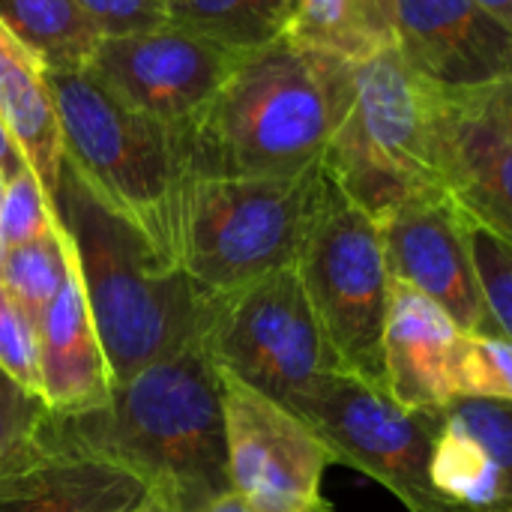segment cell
<instances>
[{"mask_svg": "<svg viewBox=\"0 0 512 512\" xmlns=\"http://www.w3.org/2000/svg\"><path fill=\"white\" fill-rule=\"evenodd\" d=\"M39 441L96 456L177 512L204 510L231 489L219 369L204 345L162 360L78 411H48Z\"/></svg>", "mask_w": 512, "mask_h": 512, "instance_id": "obj_1", "label": "cell"}, {"mask_svg": "<svg viewBox=\"0 0 512 512\" xmlns=\"http://www.w3.org/2000/svg\"><path fill=\"white\" fill-rule=\"evenodd\" d=\"M354 69L288 36L243 54L213 102L186 129L192 180L294 177L324 162L351 111Z\"/></svg>", "mask_w": 512, "mask_h": 512, "instance_id": "obj_2", "label": "cell"}, {"mask_svg": "<svg viewBox=\"0 0 512 512\" xmlns=\"http://www.w3.org/2000/svg\"><path fill=\"white\" fill-rule=\"evenodd\" d=\"M54 210L72 243L111 390L204 342L216 294H207L183 267L159 258L66 165Z\"/></svg>", "mask_w": 512, "mask_h": 512, "instance_id": "obj_3", "label": "cell"}, {"mask_svg": "<svg viewBox=\"0 0 512 512\" xmlns=\"http://www.w3.org/2000/svg\"><path fill=\"white\" fill-rule=\"evenodd\" d=\"M48 90L63 165L159 258L180 267L183 207L192 186L186 132L126 105L90 69L48 72Z\"/></svg>", "mask_w": 512, "mask_h": 512, "instance_id": "obj_4", "label": "cell"}, {"mask_svg": "<svg viewBox=\"0 0 512 512\" xmlns=\"http://www.w3.org/2000/svg\"><path fill=\"white\" fill-rule=\"evenodd\" d=\"M444 90L420 78L399 48L354 69V102L324 171L378 225L417 192L441 186Z\"/></svg>", "mask_w": 512, "mask_h": 512, "instance_id": "obj_5", "label": "cell"}, {"mask_svg": "<svg viewBox=\"0 0 512 512\" xmlns=\"http://www.w3.org/2000/svg\"><path fill=\"white\" fill-rule=\"evenodd\" d=\"M324 189V162L294 177L192 180L180 267L207 294H231L294 267Z\"/></svg>", "mask_w": 512, "mask_h": 512, "instance_id": "obj_6", "label": "cell"}, {"mask_svg": "<svg viewBox=\"0 0 512 512\" xmlns=\"http://www.w3.org/2000/svg\"><path fill=\"white\" fill-rule=\"evenodd\" d=\"M294 270L339 369L384 387L393 279L381 225L351 204L330 177Z\"/></svg>", "mask_w": 512, "mask_h": 512, "instance_id": "obj_7", "label": "cell"}, {"mask_svg": "<svg viewBox=\"0 0 512 512\" xmlns=\"http://www.w3.org/2000/svg\"><path fill=\"white\" fill-rule=\"evenodd\" d=\"M288 411L321 438L336 465L372 477L408 512H468L432 483L435 411H408L387 387L339 369L324 372Z\"/></svg>", "mask_w": 512, "mask_h": 512, "instance_id": "obj_8", "label": "cell"}, {"mask_svg": "<svg viewBox=\"0 0 512 512\" xmlns=\"http://www.w3.org/2000/svg\"><path fill=\"white\" fill-rule=\"evenodd\" d=\"M201 345L216 369L285 408L339 369L294 267L216 294Z\"/></svg>", "mask_w": 512, "mask_h": 512, "instance_id": "obj_9", "label": "cell"}, {"mask_svg": "<svg viewBox=\"0 0 512 512\" xmlns=\"http://www.w3.org/2000/svg\"><path fill=\"white\" fill-rule=\"evenodd\" d=\"M228 474L258 512H333L324 474L333 462L321 438L285 405L219 369Z\"/></svg>", "mask_w": 512, "mask_h": 512, "instance_id": "obj_10", "label": "cell"}, {"mask_svg": "<svg viewBox=\"0 0 512 512\" xmlns=\"http://www.w3.org/2000/svg\"><path fill=\"white\" fill-rule=\"evenodd\" d=\"M243 54L177 24L102 39L90 72L126 105L174 129H189L237 69Z\"/></svg>", "mask_w": 512, "mask_h": 512, "instance_id": "obj_11", "label": "cell"}, {"mask_svg": "<svg viewBox=\"0 0 512 512\" xmlns=\"http://www.w3.org/2000/svg\"><path fill=\"white\" fill-rule=\"evenodd\" d=\"M387 270L435 300L462 333H489V315L471 252V222L444 186L417 192L381 222Z\"/></svg>", "mask_w": 512, "mask_h": 512, "instance_id": "obj_12", "label": "cell"}, {"mask_svg": "<svg viewBox=\"0 0 512 512\" xmlns=\"http://www.w3.org/2000/svg\"><path fill=\"white\" fill-rule=\"evenodd\" d=\"M396 48L444 93H471L512 75V27L477 0H396Z\"/></svg>", "mask_w": 512, "mask_h": 512, "instance_id": "obj_13", "label": "cell"}, {"mask_svg": "<svg viewBox=\"0 0 512 512\" xmlns=\"http://www.w3.org/2000/svg\"><path fill=\"white\" fill-rule=\"evenodd\" d=\"M459 324L426 294L393 282L384 327V387L408 411H441L456 399Z\"/></svg>", "mask_w": 512, "mask_h": 512, "instance_id": "obj_14", "label": "cell"}, {"mask_svg": "<svg viewBox=\"0 0 512 512\" xmlns=\"http://www.w3.org/2000/svg\"><path fill=\"white\" fill-rule=\"evenodd\" d=\"M441 186L471 225L512 246V141L459 93H444Z\"/></svg>", "mask_w": 512, "mask_h": 512, "instance_id": "obj_15", "label": "cell"}, {"mask_svg": "<svg viewBox=\"0 0 512 512\" xmlns=\"http://www.w3.org/2000/svg\"><path fill=\"white\" fill-rule=\"evenodd\" d=\"M147 495L129 471L42 441L0 471V512H132Z\"/></svg>", "mask_w": 512, "mask_h": 512, "instance_id": "obj_16", "label": "cell"}, {"mask_svg": "<svg viewBox=\"0 0 512 512\" xmlns=\"http://www.w3.org/2000/svg\"><path fill=\"white\" fill-rule=\"evenodd\" d=\"M42 399L54 414H78L111 399L108 363L87 309L75 255L69 273L39 321Z\"/></svg>", "mask_w": 512, "mask_h": 512, "instance_id": "obj_17", "label": "cell"}, {"mask_svg": "<svg viewBox=\"0 0 512 512\" xmlns=\"http://www.w3.org/2000/svg\"><path fill=\"white\" fill-rule=\"evenodd\" d=\"M0 120L12 129L27 165L54 204L63 174L57 108L42 63L0 24Z\"/></svg>", "mask_w": 512, "mask_h": 512, "instance_id": "obj_18", "label": "cell"}, {"mask_svg": "<svg viewBox=\"0 0 512 512\" xmlns=\"http://www.w3.org/2000/svg\"><path fill=\"white\" fill-rule=\"evenodd\" d=\"M288 39L363 63L396 48V0H294Z\"/></svg>", "mask_w": 512, "mask_h": 512, "instance_id": "obj_19", "label": "cell"}, {"mask_svg": "<svg viewBox=\"0 0 512 512\" xmlns=\"http://www.w3.org/2000/svg\"><path fill=\"white\" fill-rule=\"evenodd\" d=\"M0 24L45 72L90 69L102 42L78 0H0Z\"/></svg>", "mask_w": 512, "mask_h": 512, "instance_id": "obj_20", "label": "cell"}, {"mask_svg": "<svg viewBox=\"0 0 512 512\" xmlns=\"http://www.w3.org/2000/svg\"><path fill=\"white\" fill-rule=\"evenodd\" d=\"M165 12L168 24L252 54L288 36L294 0H165Z\"/></svg>", "mask_w": 512, "mask_h": 512, "instance_id": "obj_21", "label": "cell"}, {"mask_svg": "<svg viewBox=\"0 0 512 512\" xmlns=\"http://www.w3.org/2000/svg\"><path fill=\"white\" fill-rule=\"evenodd\" d=\"M72 261V243L66 228L57 222L48 234L3 249L0 288L39 330V321L57 297Z\"/></svg>", "mask_w": 512, "mask_h": 512, "instance_id": "obj_22", "label": "cell"}, {"mask_svg": "<svg viewBox=\"0 0 512 512\" xmlns=\"http://www.w3.org/2000/svg\"><path fill=\"white\" fill-rule=\"evenodd\" d=\"M438 420L480 450L498 495V510L507 507L512 501V402L453 399L438 411Z\"/></svg>", "mask_w": 512, "mask_h": 512, "instance_id": "obj_23", "label": "cell"}, {"mask_svg": "<svg viewBox=\"0 0 512 512\" xmlns=\"http://www.w3.org/2000/svg\"><path fill=\"white\" fill-rule=\"evenodd\" d=\"M456 399L512 402V342L495 333H465L453 366Z\"/></svg>", "mask_w": 512, "mask_h": 512, "instance_id": "obj_24", "label": "cell"}, {"mask_svg": "<svg viewBox=\"0 0 512 512\" xmlns=\"http://www.w3.org/2000/svg\"><path fill=\"white\" fill-rule=\"evenodd\" d=\"M57 222H60L57 210L48 201L33 168H24L21 174L6 180L3 201H0V243H3V249L36 240V237L48 234Z\"/></svg>", "mask_w": 512, "mask_h": 512, "instance_id": "obj_25", "label": "cell"}, {"mask_svg": "<svg viewBox=\"0 0 512 512\" xmlns=\"http://www.w3.org/2000/svg\"><path fill=\"white\" fill-rule=\"evenodd\" d=\"M48 405L0 366V471L36 450Z\"/></svg>", "mask_w": 512, "mask_h": 512, "instance_id": "obj_26", "label": "cell"}, {"mask_svg": "<svg viewBox=\"0 0 512 512\" xmlns=\"http://www.w3.org/2000/svg\"><path fill=\"white\" fill-rule=\"evenodd\" d=\"M471 252L486 300L489 333L512 342V246L471 225Z\"/></svg>", "mask_w": 512, "mask_h": 512, "instance_id": "obj_27", "label": "cell"}, {"mask_svg": "<svg viewBox=\"0 0 512 512\" xmlns=\"http://www.w3.org/2000/svg\"><path fill=\"white\" fill-rule=\"evenodd\" d=\"M0 366L30 393L42 396L39 378V330L0 288Z\"/></svg>", "mask_w": 512, "mask_h": 512, "instance_id": "obj_28", "label": "cell"}, {"mask_svg": "<svg viewBox=\"0 0 512 512\" xmlns=\"http://www.w3.org/2000/svg\"><path fill=\"white\" fill-rule=\"evenodd\" d=\"M99 39L132 36L168 24L165 0H78Z\"/></svg>", "mask_w": 512, "mask_h": 512, "instance_id": "obj_29", "label": "cell"}, {"mask_svg": "<svg viewBox=\"0 0 512 512\" xmlns=\"http://www.w3.org/2000/svg\"><path fill=\"white\" fill-rule=\"evenodd\" d=\"M483 120H489L501 135H507L512 141V75L489 84L483 90H471V93H459Z\"/></svg>", "mask_w": 512, "mask_h": 512, "instance_id": "obj_30", "label": "cell"}, {"mask_svg": "<svg viewBox=\"0 0 512 512\" xmlns=\"http://www.w3.org/2000/svg\"><path fill=\"white\" fill-rule=\"evenodd\" d=\"M24 168H30V165H27V159H24V153H21L15 135H12V129L0 120V174L9 180V177L21 174Z\"/></svg>", "mask_w": 512, "mask_h": 512, "instance_id": "obj_31", "label": "cell"}, {"mask_svg": "<svg viewBox=\"0 0 512 512\" xmlns=\"http://www.w3.org/2000/svg\"><path fill=\"white\" fill-rule=\"evenodd\" d=\"M198 512H258L237 489H228L225 495H219V498H213L204 510Z\"/></svg>", "mask_w": 512, "mask_h": 512, "instance_id": "obj_32", "label": "cell"}, {"mask_svg": "<svg viewBox=\"0 0 512 512\" xmlns=\"http://www.w3.org/2000/svg\"><path fill=\"white\" fill-rule=\"evenodd\" d=\"M480 6H486L492 15H498L507 27H512V0H477Z\"/></svg>", "mask_w": 512, "mask_h": 512, "instance_id": "obj_33", "label": "cell"}, {"mask_svg": "<svg viewBox=\"0 0 512 512\" xmlns=\"http://www.w3.org/2000/svg\"><path fill=\"white\" fill-rule=\"evenodd\" d=\"M132 512H177V510H174V507H168V504H162L159 498H150V495H147V498H144V501H141V504H138Z\"/></svg>", "mask_w": 512, "mask_h": 512, "instance_id": "obj_34", "label": "cell"}, {"mask_svg": "<svg viewBox=\"0 0 512 512\" xmlns=\"http://www.w3.org/2000/svg\"><path fill=\"white\" fill-rule=\"evenodd\" d=\"M3 189H6V177L0 174V201H3Z\"/></svg>", "mask_w": 512, "mask_h": 512, "instance_id": "obj_35", "label": "cell"}, {"mask_svg": "<svg viewBox=\"0 0 512 512\" xmlns=\"http://www.w3.org/2000/svg\"><path fill=\"white\" fill-rule=\"evenodd\" d=\"M498 512H512V501H510V504H507V507H501V510H498Z\"/></svg>", "mask_w": 512, "mask_h": 512, "instance_id": "obj_36", "label": "cell"}, {"mask_svg": "<svg viewBox=\"0 0 512 512\" xmlns=\"http://www.w3.org/2000/svg\"><path fill=\"white\" fill-rule=\"evenodd\" d=\"M0 258H3V243H0Z\"/></svg>", "mask_w": 512, "mask_h": 512, "instance_id": "obj_37", "label": "cell"}]
</instances>
